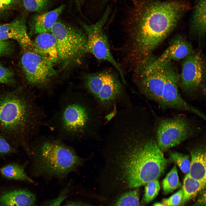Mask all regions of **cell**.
<instances>
[{
	"mask_svg": "<svg viewBox=\"0 0 206 206\" xmlns=\"http://www.w3.org/2000/svg\"><path fill=\"white\" fill-rule=\"evenodd\" d=\"M190 8L188 3L182 0L140 2L130 30V53L133 60L138 63L149 56L173 30Z\"/></svg>",
	"mask_w": 206,
	"mask_h": 206,
	"instance_id": "cell-1",
	"label": "cell"
},
{
	"mask_svg": "<svg viewBox=\"0 0 206 206\" xmlns=\"http://www.w3.org/2000/svg\"><path fill=\"white\" fill-rule=\"evenodd\" d=\"M32 92L19 88L0 94V133L14 147L31 153L30 142L46 121Z\"/></svg>",
	"mask_w": 206,
	"mask_h": 206,
	"instance_id": "cell-2",
	"label": "cell"
},
{
	"mask_svg": "<svg viewBox=\"0 0 206 206\" xmlns=\"http://www.w3.org/2000/svg\"><path fill=\"white\" fill-rule=\"evenodd\" d=\"M106 124L104 116L92 98L77 87L62 94L51 117L44 124L63 140H77L95 135Z\"/></svg>",
	"mask_w": 206,
	"mask_h": 206,
	"instance_id": "cell-3",
	"label": "cell"
},
{
	"mask_svg": "<svg viewBox=\"0 0 206 206\" xmlns=\"http://www.w3.org/2000/svg\"><path fill=\"white\" fill-rule=\"evenodd\" d=\"M32 175L46 179H62L78 171L85 159L57 138L43 136L31 148Z\"/></svg>",
	"mask_w": 206,
	"mask_h": 206,
	"instance_id": "cell-4",
	"label": "cell"
},
{
	"mask_svg": "<svg viewBox=\"0 0 206 206\" xmlns=\"http://www.w3.org/2000/svg\"><path fill=\"white\" fill-rule=\"evenodd\" d=\"M120 76L111 71L87 74L82 77L79 89L93 100L104 116L132 105L126 85Z\"/></svg>",
	"mask_w": 206,
	"mask_h": 206,
	"instance_id": "cell-5",
	"label": "cell"
},
{
	"mask_svg": "<svg viewBox=\"0 0 206 206\" xmlns=\"http://www.w3.org/2000/svg\"><path fill=\"white\" fill-rule=\"evenodd\" d=\"M21 62L28 84L43 94L52 95L58 85L54 63L31 49L23 54Z\"/></svg>",
	"mask_w": 206,
	"mask_h": 206,
	"instance_id": "cell-6",
	"label": "cell"
},
{
	"mask_svg": "<svg viewBox=\"0 0 206 206\" xmlns=\"http://www.w3.org/2000/svg\"><path fill=\"white\" fill-rule=\"evenodd\" d=\"M168 61L148 56L139 63L134 72V82L139 92L160 105Z\"/></svg>",
	"mask_w": 206,
	"mask_h": 206,
	"instance_id": "cell-7",
	"label": "cell"
},
{
	"mask_svg": "<svg viewBox=\"0 0 206 206\" xmlns=\"http://www.w3.org/2000/svg\"><path fill=\"white\" fill-rule=\"evenodd\" d=\"M51 33L56 39L58 60L64 64L78 60L88 52L87 36L81 30L57 21Z\"/></svg>",
	"mask_w": 206,
	"mask_h": 206,
	"instance_id": "cell-8",
	"label": "cell"
},
{
	"mask_svg": "<svg viewBox=\"0 0 206 206\" xmlns=\"http://www.w3.org/2000/svg\"><path fill=\"white\" fill-rule=\"evenodd\" d=\"M110 10L108 8L95 23L83 25L87 37V51L97 59L107 61L112 64L117 70L122 80L124 81L123 71L111 53L108 37L103 30V27L108 19Z\"/></svg>",
	"mask_w": 206,
	"mask_h": 206,
	"instance_id": "cell-9",
	"label": "cell"
},
{
	"mask_svg": "<svg viewBox=\"0 0 206 206\" xmlns=\"http://www.w3.org/2000/svg\"><path fill=\"white\" fill-rule=\"evenodd\" d=\"M191 131L188 120L180 116L163 120L157 127L156 142L161 151H165L185 140Z\"/></svg>",
	"mask_w": 206,
	"mask_h": 206,
	"instance_id": "cell-10",
	"label": "cell"
},
{
	"mask_svg": "<svg viewBox=\"0 0 206 206\" xmlns=\"http://www.w3.org/2000/svg\"><path fill=\"white\" fill-rule=\"evenodd\" d=\"M171 62L168 61L166 67L160 106L164 108H173L192 112L205 120L204 115L189 104L180 95L179 90L180 76Z\"/></svg>",
	"mask_w": 206,
	"mask_h": 206,
	"instance_id": "cell-11",
	"label": "cell"
},
{
	"mask_svg": "<svg viewBox=\"0 0 206 206\" xmlns=\"http://www.w3.org/2000/svg\"><path fill=\"white\" fill-rule=\"evenodd\" d=\"M204 66L199 53L194 52L183 59L179 86L184 93L192 95L199 90L204 81Z\"/></svg>",
	"mask_w": 206,
	"mask_h": 206,
	"instance_id": "cell-12",
	"label": "cell"
},
{
	"mask_svg": "<svg viewBox=\"0 0 206 206\" xmlns=\"http://www.w3.org/2000/svg\"><path fill=\"white\" fill-rule=\"evenodd\" d=\"M9 39L15 40L24 49H31L33 41L28 34L24 17H19L9 23L0 24V40Z\"/></svg>",
	"mask_w": 206,
	"mask_h": 206,
	"instance_id": "cell-13",
	"label": "cell"
},
{
	"mask_svg": "<svg viewBox=\"0 0 206 206\" xmlns=\"http://www.w3.org/2000/svg\"><path fill=\"white\" fill-rule=\"evenodd\" d=\"M194 53L191 43L182 36L175 37L161 55L158 58L160 60L179 61L184 59Z\"/></svg>",
	"mask_w": 206,
	"mask_h": 206,
	"instance_id": "cell-14",
	"label": "cell"
},
{
	"mask_svg": "<svg viewBox=\"0 0 206 206\" xmlns=\"http://www.w3.org/2000/svg\"><path fill=\"white\" fill-rule=\"evenodd\" d=\"M31 50L54 63L58 60L56 39L51 32L38 34L33 41Z\"/></svg>",
	"mask_w": 206,
	"mask_h": 206,
	"instance_id": "cell-15",
	"label": "cell"
},
{
	"mask_svg": "<svg viewBox=\"0 0 206 206\" xmlns=\"http://www.w3.org/2000/svg\"><path fill=\"white\" fill-rule=\"evenodd\" d=\"M65 7V5H62L52 10L35 15L32 19L31 25L33 33L38 34L51 32L52 27Z\"/></svg>",
	"mask_w": 206,
	"mask_h": 206,
	"instance_id": "cell-16",
	"label": "cell"
},
{
	"mask_svg": "<svg viewBox=\"0 0 206 206\" xmlns=\"http://www.w3.org/2000/svg\"><path fill=\"white\" fill-rule=\"evenodd\" d=\"M35 195L27 190L19 189L0 195V204L7 206H34Z\"/></svg>",
	"mask_w": 206,
	"mask_h": 206,
	"instance_id": "cell-17",
	"label": "cell"
},
{
	"mask_svg": "<svg viewBox=\"0 0 206 206\" xmlns=\"http://www.w3.org/2000/svg\"><path fill=\"white\" fill-rule=\"evenodd\" d=\"M191 160L189 174L193 179L206 184V152L197 149L191 152Z\"/></svg>",
	"mask_w": 206,
	"mask_h": 206,
	"instance_id": "cell-18",
	"label": "cell"
},
{
	"mask_svg": "<svg viewBox=\"0 0 206 206\" xmlns=\"http://www.w3.org/2000/svg\"><path fill=\"white\" fill-rule=\"evenodd\" d=\"M206 0H196L193 11L192 23L199 35H205L206 29Z\"/></svg>",
	"mask_w": 206,
	"mask_h": 206,
	"instance_id": "cell-19",
	"label": "cell"
},
{
	"mask_svg": "<svg viewBox=\"0 0 206 206\" xmlns=\"http://www.w3.org/2000/svg\"><path fill=\"white\" fill-rule=\"evenodd\" d=\"M0 173L3 177L7 179L34 183L26 173L24 167L17 163H9L1 167Z\"/></svg>",
	"mask_w": 206,
	"mask_h": 206,
	"instance_id": "cell-20",
	"label": "cell"
},
{
	"mask_svg": "<svg viewBox=\"0 0 206 206\" xmlns=\"http://www.w3.org/2000/svg\"><path fill=\"white\" fill-rule=\"evenodd\" d=\"M206 187V184L191 177L189 173L185 175L182 187L183 197L182 201L185 203L194 197Z\"/></svg>",
	"mask_w": 206,
	"mask_h": 206,
	"instance_id": "cell-21",
	"label": "cell"
},
{
	"mask_svg": "<svg viewBox=\"0 0 206 206\" xmlns=\"http://www.w3.org/2000/svg\"><path fill=\"white\" fill-rule=\"evenodd\" d=\"M164 193L168 194L173 192L181 185L177 167L174 165L167 174L162 182Z\"/></svg>",
	"mask_w": 206,
	"mask_h": 206,
	"instance_id": "cell-22",
	"label": "cell"
},
{
	"mask_svg": "<svg viewBox=\"0 0 206 206\" xmlns=\"http://www.w3.org/2000/svg\"><path fill=\"white\" fill-rule=\"evenodd\" d=\"M139 197L137 189L128 191L118 198L114 206H142L140 203Z\"/></svg>",
	"mask_w": 206,
	"mask_h": 206,
	"instance_id": "cell-23",
	"label": "cell"
},
{
	"mask_svg": "<svg viewBox=\"0 0 206 206\" xmlns=\"http://www.w3.org/2000/svg\"><path fill=\"white\" fill-rule=\"evenodd\" d=\"M168 161L175 163L184 173H189L191 161L188 155L176 151H171L169 153Z\"/></svg>",
	"mask_w": 206,
	"mask_h": 206,
	"instance_id": "cell-24",
	"label": "cell"
},
{
	"mask_svg": "<svg viewBox=\"0 0 206 206\" xmlns=\"http://www.w3.org/2000/svg\"><path fill=\"white\" fill-rule=\"evenodd\" d=\"M144 193L141 203H148L154 199L158 195L160 189L158 179H156L145 185Z\"/></svg>",
	"mask_w": 206,
	"mask_h": 206,
	"instance_id": "cell-25",
	"label": "cell"
},
{
	"mask_svg": "<svg viewBox=\"0 0 206 206\" xmlns=\"http://www.w3.org/2000/svg\"><path fill=\"white\" fill-rule=\"evenodd\" d=\"M49 0H23L24 7L27 11L38 13L47 7Z\"/></svg>",
	"mask_w": 206,
	"mask_h": 206,
	"instance_id": "cell-26",
	"label": "cell"
},
{
	"mask_svg": "<svg viewBox=\"0 0 206 206\" xmlns=\"http://www.w3.org/2000/svg\"><path fill=\"white\" fill-rule=\"evenodd\" d=\"M15 81L12 71L0 64V84H12Z\"/></svg>",
	"mask_w": 206,
	"mask_h": 206,
	"instance_id": "cell-27",
	"label": "cell"
},
{
	"mask_svg": "<svg viewBox=\"0 0 206 206\" xmlns=\"http://www.w3.org/2000/svg\"><path fill=\"white\" fill-rule=\"evenodd\" d=\"M70 184H68L57 197L46 203L43 206H60L62 203L67 197L69 191Z\"/></svg>",
	"mask_w": 206,
	"mask_h": 206,
	"instance_id": "cell-28",
	"label": "cell"
},
{
	"mask_svg": "<svg viewBox=\"0 0 206 206\" xmlns=\"http://www.w3.org/2000/svg\"><path fill=\"white\" fill-rule=\"evenodd\" d=\"M183 197V192L181 188L165 199V202L168 206H177L182 201Z\"/></svg>",
	"mask_w": 206,
	"mask_h": 206,
	"instance_id": "cell-29",
	"label": "cell"
},
{
	"mask_svg": "<svg viewBox=\"0 0 206 206\" xmlns=\"http://www.w3.org/2000/svg\"><path fill=\"white\" fill-rule=\"evenodd\" d=\"M14 148L8 142L4 136L0 133V155H4L14 152Z\"/></svg>",
	"mask_w": 206,
	"mask_h": 206,
	"instance_id": "cell-30",
	"label": "cell"
},
{
	"mask_svg": "<svg viewBox=\"0 0 206 206\" xmlns=\"http://www.w3.org/2000/svg\"><path fill=\"white\" fill-rule=\"evenodd\" d=\"M18 1V0H0V14L11 9Z\"/></svg>",
	"mask_w": 206,
	"mask_h": 206,
	"instance_id": "cell-31",
	"label": "cell"
},
{
	"mask_svg": "<svg viewBox=\"0 0 206 206\" xmlns=\"http://www.w3.org/2000/svg\"><path fill=\"white\" fill-rule=\"evenodd\" d=\"M205 191H203L198 199L197 203L199 205H204L206 203Z\"/></svg>",
	"mask_w": 206,
	"mask_h": 206,
	"instance_id": "cell-32",
	"label": "cell"
},
{
	"mask_svg": "<svg viewBox=\"0 0 206 206\" xmlns=\"http://www.w3.org/2000/svg\"><path fill=\"white\" fill-rule=\"evenodd\" d=\"M64 206H91L89 205L81 202L70 201L66 203Z\"/></svg>",
	"mask_w": 206,
	"mask_h": 206,
	"instance_id": "cell-33",
	"label": "cell"
},
{
	"mask_svg": "<svg viewBox=\"0 0 206 206\" xmlns=\"http://www.w3.org/2000/svg\"><path fill=\"white\" fill-rule=\"evenodd\" d=\"M153 206H165V205L162 203L157 202L154 203Z\"/></svg>",
	"mask_w": 206,
	"mask_h": 206,
	"instance_id": "cell-34",
	"label": "cell"
},
{
	"mask_svg": "<svg viewBox=\"0 0 206 206\" xmlns=\"http://www.w3.org/2000/svg\"><path fill=\"white\" fill-rule=\"evenodd\" d=\"M76 5L79 7H80V3L81 0H74Z\"/></svg>",
	"mask_w": 206,
	"mask_h": 206,
	"instance_id": "cell-35",
	"label": "cell"
},
{
	"mask_svg": "<svg viewBox=\"0 0 206 206\" xmlns=\"http://www.w3.org/2000/svg\"><path fill=\"white\" fill-rule=\"evenodd\" d=\"M0 206H7L2 205H0Z\"/></svg>",
	"mask_w": 206,
	"mask_h": 206,
	"instance_id": "cell-36",
	"label": "cell"
}]
</instances>
